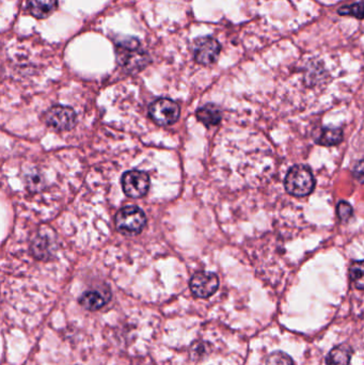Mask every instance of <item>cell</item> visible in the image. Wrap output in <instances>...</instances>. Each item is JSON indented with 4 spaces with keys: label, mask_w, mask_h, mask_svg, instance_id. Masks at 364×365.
<instances>
[{
    "label": "cell",
    "mask_w": 364,
    "mask_h": 365,
    "mask_svg": "<svg viewBox=\"0 0 364 365\" xmlns=\"http://www.w3.org/2000/svg\"><path fill=\"white\" fill-rule=\"evenodd\" d=\"M221 47L213 38H201L195 42L193 55L197 62L203 66H210L217 60Z\"/></svg>",
    "instance_id": "ba28073f"
},
{
    "label": "cell",
    "mask_w": 364,
    "mask_h": 365,
    "mask_svg": "<svg viewBox=\"0 0 364 365\" xmlns=\"http://www.w3.org/2000/svg\"><path fill=\"white\" fill-rule=\"evenodd\" d=\"M285 190L296 198L309 196L315 188V177L308 166L296 165L287 172L284 179Z\"/></svg>",
    "instance_id": "6da1fadb"
},
{
    "label": "cell",
    "mask_w": 364,
    "mask_h": 365,
    "mask_svg": "<svg viewBox=\"0 0 364 365\" xmlns=\"http://www.w3.org/2000/svg\"><path fill=\"white\" fill-rule=\"evenodd\" d=\"M352 351L350 346L339 345L329 351L326 358V365H350Z\"/></svg>",
    "instance_id": "7c38bea8"
},
{
    "label": "cell",
    "mask_w": 364,
    "mask_h": 365,
    "mask_svg": "<svg viewBox=\"0 0 364 365\" xmlns=\"http://www.w3.org/2000/svg\"><path fill=\"white\" fill-rule=\"evenodd\" d=\"M150 177L147 173L139 170H132L122 177V188L124 194L130 198H143L150 188Z\"/></svg>",
    "instance_id": "277c9868"
},
{
    "label": "cell",
    "mask_w": 364,
    "mask_h": 365,
    "mask_svg": "<svg viewBox=\"0 0 364 365\" xmlns=\"http://www.w3.org/2000/svg\"><path fill=\"white\" fill-rule=\"evenodd\" d=\"M27 8L36 18H45L56 10L57 0H27Z\"/></svg>",
    "instance_id": "8fae6325"
},
{
    "label": "cell",
    "mask_w": 364,
    "mask_h": 365,
    "mask_svg": "<svg viewBox=\"0 0 364 365\" xmlns=\"http://www.w3.org/2000/svg\"><path fill=\"white\" fill-rule=\"evenodd\" d=\"M219 288L217 275L208 271L195 273L191 280V290L198 298H208L214 295Z\"/></svg>",
    "instance_id": "52a82bcc"
},
{
    "label": "cell",
    "mask_w": 364,
    "mask_h": 365,
    "mask_svg": "<svg viewBox=\"0 0 364 365\" xmlns=\"http://www.w3.org/2000/svg\"><path fill=\"white\" fill-rule=\"evenodd\" d=\"M111 294L108 290L97 288V290H88L82 294L80 303L82 307L90 311H97L106 305L110 300Z\"/></svg>",
    "instance_id": "9c48e42d"
},
{
    "label": "cell",
    "mask_w": 364,
    "mask_h": 365,
    "mask_svg": "<svg viewBox=\"0 0 364 365\" xmlns=\"http://www.w3.org/2000/svg\"><path fill=\"white\" fill-rule=\"evenodd\" d=\"M337 213H338L339 219L342 223H348L350 218L352 217L354 211H352V205L348 202L341 201V202H339L338 206H337Z\"/></svg>",
    "instance_id": "ac0fdd59"
},
{
    "label": "cell",
    "mask_w": 364,
    "mask_h": 365,
    "mask_svg": "<svg viewBox=\"0 0 364 365\" xmlns=\"http://www.w3.org/2000/svg\"><path fill=\"white\" fill-rule=\"evenodd\" d=\"M197 118L204 125L214 126L221 121V110L216 105L208 104L197 110Z\"/></svg>",
    "instance_id": "4fadbf2b"
},
{
    "label": "cell",
    "mask_w": 364,
    "mask_h": 365,
    "mask_svg": "<svg viewBox=\"0 0 364 365\" xmlns=\"http://www.w3.org/2000/svg\"><path fill=\"white\" fill-rule=\"evenodd\" d=\"M350 276L356 288L364 290V260L352 263L350 269Z\"/></svg>",
    "instance_id": "9a60e30c"
},
{
    "label": "cell",
    "mask_w": 364,
    "mask_h": 365,
    "mask_svg": "<svg viewBox=\"0 0 364 365\" xmlns=\"http://www.w3.org/2000/svg\"><path fill=\"white\" fill-rule=\"evenodd\" d=\"M44 121L56 131H70L76 124V114L71 107L53 106L44 114Z\"/></svg>",
    "instance_id": "5b68a950"
},
{
    "label": "cell",
    "mask_w": 364,
    "mask_h": 365,
    "mask_svg": "<svg viewBox=\"0 0 364 365\" xmlns=\"http://www.w3.org/2000/svg\"><path fill=\"white\" fill-rule=\"evenodd\" d=\"M179 105L169 99H158L151 104L149 114L153 121L160 125L175 123L180 118Z\"/></svg>",
    "instance_id": "3957f363"
},
{
    "label": "cell",
    "mask_w": 364,
    "mask_h": 365,
    "mask_svg": "<svg viewBox=\"0 0 364 365\" xmlns=\"http://www.w3.org/2000/svg\"><path fill=\"white\" fill-rule=\"evenodd\" d=\"M354 177L359 179H364V160H360L357 165L354 166Z\"/></svg>",
    "instance_id": "ffe728a7"
},
{
    "label": "cell",
    "mask_w": 364,
    "mask_h": 365,
    "mask_svg": "<svg viewBox=\"0 0 364 365\" xmlns=\"http://www.w3.org/2000/svg\"><path fill=\"white\" fill-rule=\"evenodd\" d=\"M339 14L356 17V18L362 20L364 18V1H359V3L341 8L339 10Z\"/></svg>",
    "instance_id": "2e32d148"
},
{
    "label": "cell",
    "mask_w": 364,
    "mask_h": 365,
    "mask_svg": "<svg viewBox=\"0 0 364 365\" xmlns=\"http://www.w3.org/2000/svg\"><path fill=\"white\" fill-rule=\"evenodd\" d=\"M314 140L323 147H335L342 142L343 131L338 127H323L314 136Z\"/></svg>",
    "instance_id": "30bf717a"
},
{
    "label": "cell",
    "mask_w": 364,
    "mask_h": 365,
    "mask_svg": "<svg viewBox=\"0 0 364 365\" xmlns=\"http://www.w3.org/2000/svg\"><path fill=\"white\" fill-rule=\"evenodd\" d=\"M147 223L143 210L136 206H128L119 212L116 218L117 229L124 234H138Z\"/></svg>",
    "instance_id": "7a4b0ae2"
},
{
    "label": "cell",
    "mask_w": 364,
    "mask_h": 365,
    "mask_svg": "<svg viewBox=\"0 0 364 365\" xmlns=\"http://www.w3.org/2000/svg\"><path fill=\"white\" fill-rule=\"evenodd\" d=\"M27 181H28V187L32 190L36 191L43 188L44 179L39 173H32L27 179Z\"/></svg>",
    "instance_id": "d6986e66"
},
{
    "label": "cell",
    "mask_w": 364,
    "mask_h": 365,
    "mask_svg": "<svg viewBox=\"0 0 364 365\" xmlns=\"http://www.w3.org/2000/svg\"><path fill=\"white\" fill-rule=\"evenodd\" d=\"M266 365H294V361L283 351H274L266 359Z\"/></svg>",
    "instance_id": "e0dca14e"
},
{
    "label": "cell",
    "mask_w": 364,
    "mask_h": 365,
    "mask_svg": "<svg viewBox=\"0 0 364 365\" xmlns=\"http://www.w3.org/2000/svg\"><path fill=\"white\" fill-rule=\"evenodd\" d=\"M138 41H122L119 43L118 55L121 64L128 70H140L147 64L145 53L140 51Z\"/></svg>",
    "instance_id": "8992f818"
},
{
    "label": "cell",
    "mask_w": 364,
    "mask_h": 365,
    "mask_svg": "<svg viewBox=\"0 0 364 365\" xmlns=\"http://www.w3.org/2000/svg\"><path fill=\"white\" fill-rule=\"evenodd\" d=\"M51 236L49 235L39 234L36 237L34 244H32V250H34V255L39 259H45V257H51Z\"/></svg>",
    "instance_id": "5bb4252c"
}]
</instances>
